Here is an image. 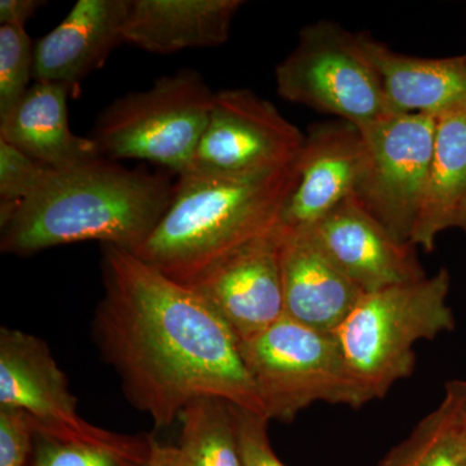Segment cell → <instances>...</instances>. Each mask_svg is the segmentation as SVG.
<instances>
[{
	"instance_id": "1",
	"label": "cell",
	"mask_w": 466,
	"mask_h": 466,
	"mask_svg": "<svg viewBox=\"0 0 466 466\" xmlns=\"http://www.w3.org/2000/svg\"><path fill=\"white\" fill-rule=\"evenodd\" d=\"M101 278L95 341L128 401L156 426L207 397L263 416L240 342L198 291L115 245H101Z\"/></svg>"
},
{
	"instance_id": "2",
	"label": "cell",
	"mask_w": 466,
	"mask_h": 466,
	"mask_svg": "<svg viewBox=\"0 0 466 466\" xmlns=\"http://www.w3.org/2000/svg\"><path fill=\"white\" fill-rule=\"evenodd\" d=\"M173 189L167 174L128 168L103 156L51 168L26 200L0 208V250L30 257L99 241L135 251L167 213Z\"/></svg>"
},
{
	"instance_id": "3",
	"label": "cell",
	"mask_w": 466,
	"mask_h": 466,
	"mask_svg": "<svg viewBox=\"0 0 466 466\" xmlns=\"http://www.w3.org/2000/svg\"><path fill=\"white\" fill-rule=\"evenodd\" d=\"M296 180V161L259 173L180 175L167 213L133 253L191 285L217 260L274 231Z\"/></svg>"
},
{
	"instance_id": "4",
	"label": "cell",
	"mask_w": 466,
	"mask_h": 466,
	"mask_svg": "<svg viewBox=\"0 0 466 466\" xmlns=\"http://www.w3.org/2000/svg\"><path fill=\"white\" fill-rule=\"evenodd\" d=\"M446 268L433 276L364 294L334 332L352 373L382 398L415 370L417 342L455 328Z\"/></svg>"
},
{
	"instance_id": "5",
	"label": "cell",
	"mask_w": 466,
	"mask_h": 466,
	"mask_svg": "<svg viewBox=\"0 0 466 466\" xmlns=\"http://www.w3.org/2000/svg\"><path fill=\"white\" fill-rule=\"evenodd\" d=\"M245 366L268 421L290 422L318 403L359 408L373 400L352 373L336 334L288 317L240 343Z\"/></svg>"
},
{
	"instance_id": "6",
	"label": "cell",
	"mask_w": 466,
	"mask_h": 466,
	"mask_svg": "<svg viewBox=\"0 0 466 466\" xmlns=\"http://www.w3.org/2000/svg\"><path fill=\"white\" fill-rule=\"evenodd\" d=\"M214 99L216 92L198 70L180 69L110 103L90 137L103 157L142 159L179 177L191 165Z\"/></svg>"
},
{
	"instance_id": "7",
	"label": "cell",
	"mask_w": 466,
	"mask_h": 466,
	"mask_svg": "<svg viewBox=\"0 0 466 466\" xmlns=\"http://www.w3.org/2000/svg\"><path fill=\"white\" fill-rule=\"evenodd\" d=\"M284 100L339 116L360 128L392 115L359 35L332 21L309 24L275 69Z\"/></svg>"
},
{
	"instance_id": "8",
	"label": "cell",
	"mask_w": 466,
	"mask_h": 466,
	"mask_svg": "<svg viewBox=\"0 0 466 466\" xmlns=\"http://www.w3.org/2000/svg\"><path fill=\"white\" fill-rule=\"evenodd\" d=\"M364 159L355 198L400 242H410L433 157L437 118L390 115L359 128Z\"/></svg>"
},
{
	"instance_id": "9",
	"label": "cell",
	"mask_w": 466,
	"mask_h": 466,
	"mask_svg": "<svg viewBox=\"0 0 466 466\" xmlns=\"http://www.w3.org/2000/svg\"><path fill=\"white\" fill-rule=\"evenodd\" d=\"M0 407L24 410L36 431L61 440L121 450L146 449L153 441L143 435L112 433L82 419L47 343L7 327L0 329Z\"/></svg>"
},
{
	"instance_id": "10",
	"label": "cell",
	"mask_w": 466,
	"mask_h": 466,
	"mask_svg": "<svg viewBox=\"0 0 466 466\" xmlns=\"http://www.w3.org/2000/svg\"><path fill=\"white\" fill-rule=\"evenodd\" d=\"M303 140L299 128L256 92H216L207 128L184 174L242 175L289 167Z\"/></svg>"
},
{
	"instance_id": "11",
	"label": "cell",
	"mask_w": 466,
	"mask_h": 466,
	"mask_svg": "<svg viewBox=\"0 0 466 466\" xmlns=\"http://www.w3.org/2000/svg\"><path fill=\"white\" fill-rule=\"evenodd\" d=\"M242 343L284 317L278 227L227 254L191 285Z\"/></svg>"
},
{
	"instance_id": "12",
	"label": "cell",
	"mask_w": 466,
	"mask_h": 466,
	"mask_svg": "<svg viewBox=\"0 0 466 466\" xmlns=\"http://www.w3.org/2000/svg\"><path fill=\"white\" fill-rule=\"evenodd\" d=\"M308 231L334 265L364 293L424 279L410 242L398 241L355 196Z\"/></svg>"
},
{
	"instance_id": "13",
	"label": "cell",
	"mask_w": 466,
	"mask_h": 466,
	"mask_svg": "<svg viewBox=\"0 0 466 466\" xmlns=\"http://www.w3.org/2000/svg\"><path fill=\"white\" fill-rule=\"evenodd\" d=\"M364 148L360 131L348 122L317 126L296 159L297 180L281 210L279 227L308 229L355 196Z\"/></svg>"
},
{
	"instance_id": "14",
	"label": "cell",
	"mask_w": 466,
	"mask_h": 466,
	"mask_svg": "<svg viewBox=\"0 0 466 466\" xmlns=\"http://www.w3.org/2000/svg\"><path fill=\"white\" fill-rule=\"evenodd\" d=\"M278 231L285 317L320 332H336L366 293L334 265L308 229L278 226Z\"/></svg>"
},
{
	"instance_id": "15",
	"label": "cell",
	"mask_w": 466,
	"mask_h": 466,
	"mask_svg": "<svg viewBox=\"0 0 466 466\" xmlns=\"http://www.w3.org/2000/svg\"><path fill=\"white\" fill-rule=\"evenodd\" d=\"M128 0H79L52 32L35 43L34 78L76 90L124 43Z\"/></svg>"
},
{
	"instance_id": "16",
	"label": "cell",
	"mask_w": 466,
	"mask_h": 466,
	"mask_svg": "<svg viewBox=\"0 0 466 466\" xmlns=\"http://www.w3.org/2000/svg\"><path fill=\"white\" fill-rule=\"evenodd\" d=\"M381 82L392 115L441 116L466 112L465 56L425 58L392 51L370 34H358Z\"/></svg>"
},
{
	"instance_id": "17",
	"label": "cell",
	"mask_w": 466,
	"mask_h": 466,
	"mask_svg": "<svg viewBox=\"0 0 466 466\" xmlns=\"http://www.w3.org/2000/svg\"><path fill=\"white\" fill-rule=\"evenodd\" d=\"M242 0H128L124 43L152 54L217 47L228 41Z\"/></svg>"
},
{
	"instance_id": "18",
	"label": "cell",
	"mask_w": 466,
	"mask_h": 466,
	"mask_svg": "<svg viewBox=\"0 0 466 466\" xmlns=\"http://www.w3.org/2000/svg\"><path fill=\"white\" fill-rule=\"evenodd\" d=\"M70 91L64 85L35 81L20 103L0 118V140L57 170L100 157L90 137H79L70 128Z\"/></svg>"
},
{
	"instance_id": "19",
	"label": "cell",
	"mask_w": 466,
	"mask_h": 466,
	"mask_svg": "<svg viewBox=\"0 0 466 466\" xmlns=\"http://www.w3.org/2000/svg\"><path fill=\"white\" fill-rule=\"evenodd\" d=\"M466 198V112L437 119L433 157L410 244L433 251L440 233L458 225Z\"/></svg>"
},
{
	"instance_id": "20",
	"label": "cell",
	"mask_w": 466,
	"mask_h": 466,
	"mask_svg": "<svg viewBox=\"0 0 466 466\" xmlns=\"http://www.w3.org/2000/svg\"><path fill=\"white\" fill-rule=\"evenodd\" d=\"M180 466H242L233 404L219 398H200L179 416Z\"/></svg>"
},
{
	"instance_id": "21",
	"label": "cell",
	"mask_w": 466,
	"mask_h": 466,
	"mask_svg": "<svg viewBox=\"0 0 466 466\" xmlns=\"http://www.w3.org/2000/svg\"><path fill=\"white\" fill-rule=\"evenodd\" d=\"M464 438V421L446 392L440 407L422 419L380 466H460Z\"/></svg>"
},
{
	"instance_id": "22",
	"label": "cell",
	"mask_w": 466,
	"mask_h": 466,
	"mask_svg": "<svg viewBox=\"0 0 466 466\" xmlns=\"http://www.w3.org/2000/svg\"><path fill=\"white\" fill-rule=\"evenodd\" d=\"M153 441L146 449L121 450L61 440L35 429L30 466H149Z\"/></svg>"
},
{
	"instance_id": "23",
	"label": "cell",
	"mask_w": 466,
	"mask_h": 466,
	"mask_svg": "<svg viewBox=\"0 0 466 466\" xmlns=\"http://www.w3.org/2000/svg\"><path fill=\"white\" fill-rule=\"evenodd\" d=\"M35 46L25 27L0 25V118L29 90L34 78Z\"/></svg>"
},
{
	"instance_id": "24",
	"label": "cell",
	"mask_w": 466,
	"mask_h": 466,
	"mask_svg": "<svg viewBox=\"0 0 466 466\" xmlns=\"http://www.w3.org/2000/svg\"><path fill=\"white\" fill-rule=\"evenodd\" d=\"M51 168L0 140V208L26 200Z\"/></svg>"
},
{
	"instance_id": "25",
	"label": "cell",
	"mask_w": 466,
	"mask_h": 466,
	"mask_svg": "<svg viewBox=\"0 0 466 466\" xmlns=\"http://www.w3.org/2000/svg\"><path fill=\"white\" fill-rule=\"evenodd\" d=\"M242 466H285L269 444L268 420L259 413L233 406Z\"/></svg>"
},
{
	"instance_id": "26",
	"label": "cell",
	"mask_w": 466,
	"mask_h": 466,
	"mask_svg": "<svg viewBox=\"0 0 466 466\" xmlns=\"http://www.w3.org/2000/svg\"><path fill=\"white\" fill-rule=\"evenodd\" d=\"M35 425L26 412L0 407V466H26Z\"/></svg>"
},
{
	"instance_id": "27",
	"label": "cell",
	"mask_w": 466,
	"mask_h": 466,
	"mask_svg": "<svg viewBox=\"0 0 466 466\" xmlns=\"http://www.w3.org/2000/svg\"><path fill=\"white\" fill-rule=\"evenodd\" d=\"M46 2L39 0H2L0 2V25L25 27L27 21L35 16Z\"/></svg>"
},
{
	"instance_id": "28",
	"label": "cell",
	"mask_w": 466,
	"mask_h": 466,
	"mask_svg": "<svg viewBox=\"0 0 466 466\" xmlns=\"http://www.w3.org/2000/svg\"><path fill=\"white\" fill-rule=\"evenodd\" d=\"M149 466H180L177 446H164L153 441Z\"/></svg>"
},
{
	"instance_id": "29",
	"label": "cell",
	"mask_w": 466,
	"mask_h": 466,
	"mask_svg": "<svg viewBox=\"0 0 466 466\" xmlns=\"http://www.w3.org/2000/svg\"><path fill=\"white\" fill-rule=\"evenodd\" d=\"M446 392L455 400L460 416L466 425V381H450L446 385Z\"/></svg>"
},
{
	"instance_id": "30",
	"label": "cell",
	"mask_w": 466,
	"mask_h": 466,
	"mask_svg": "<svg viewBox=\"0 0 466 466\" xmlns=\"http://www.w3.org/2000/svg\"><path fill=\"white\" fill-rule=\"evenodd\" d=\"M456 227H459L460 229H462L466 235V198L464 204H462L461 210H460L458 225H456Z\"/></svg>"
},
{
	"instance_id": "31",
	"label": "cell",
	"mask_w": 466,
	"mask_h": 466,
	"mask_svg": "<svg viewBox=\"0 0 466 466\" xmlns=\"http://www.w3.org/2000/svg\"><path fill=\"white\" fill-rule=\"evenodd\" d=\"M460 466H466V425H465L464 444H462L461 460H460Z\"/></svg>"
}]
</instances>
